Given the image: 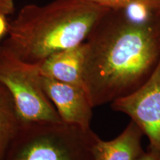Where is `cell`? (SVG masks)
<instances>
[{
    "label": "cell",
    "mask_w": 160,
    "mask_h": 160,
    "mask_svg": "<svg viewBox=\"0 0 160 160\" xmlns=\"http://www.w3.org/2000/svg\"><path fill=\"white\" fill-rule=\"evenodd\" d=\"M39 82L63 122L91 128L94 108L84 88L43 77L39 73Z\"/></svg>",
    "instance_id": "obj_6"
},
{
    "label": "cell",
    "mask_w": 160,
    "mask_h": 160,
    "mask_svg": "<svg viewBox=\"0 0 160 160\" xmlns=\"http://www.w3.org/2000/svg\"><path fill=\"white\" fill-rule=\"evenodd\" d=\"M138 160H160V158L151 150L148 149L147 151H145L143 154L138 159Z\"/></svg>",
    "instance_id": "obj_13"
},
{
    "label": "cell",
    "mask_w": 160,
    "mask_h": 160,
    "mask_svg": "<svg viewBox=\"0 0 160 160\" xmlns=\"http://www.w3.org/2000/svg\"><path fill=\"white\" fill-rule=\"evenodd\" d=\"M110 10L142 9L144 13H159L160 0H89Z\"/></svg>",
    "instance_id": "obj_10"
},
{
    "label": "cell",
    "mask_w": 160,
    "mask_h": 160,
    "mask_svg": "<svg viewBox=\"0 0 160 160\" xmlns=\"http://www.w3.org/2000/svg\"><path fill=\"white\" fill-rule=\"evenodd\" d=\"M143 132L130 122L120 134L109 141L97 138L93 146V160H138L143 154Z\"/></svg>",
    "instance_id": "obj_8"
},
{
    "label": "cell",
    "mask_w": 160,
    "mask_h": 160,
    "mask_svg": "<svg viewBox=\"0 0 160 160\" xmlns=\"http://www.w3.org/2000/svg\"><path fill=\"white\" fill-rule=\"evenodd\" d=\"M22 122L8 89L0 83V160L3 159Z\"/></svg>",
    "instance_id": "obj_9"
},
{
    "label": "cell",
    "mask_w": 160,
    "mask_h": 160,
    "mask_svg": "<svg viewBox=\"0 0 160 160\" xmlns=\"http://www.w3.org/2000/svg\"><path fill=\"white\" fill-rule=\"evenodd\" d=\"M113 111L125 113L149 140L148 149L160 158V61L153 74L131 94L111 104Z\"/></svg>",
    "instance_id": "obj_5"
},
{
    "label": "cell",
    "mask_w": 160,
    "mask_h": 160,
    "mask_svg": "<svg viewBox=\"0 0 160 160\" xmlns=\"http://www.w3.org/2000/svg\"><path fill=\"white\" fill-rule=\"evenodd\" d=\"M99 137L63 122H22L2 160H93Z\"/></svg>",
    "instance_id": "obj_3"
},
{
    "label": "cell",
    "mask_w": 160,
    "mask_h": 160,
    "mask_svg": "<svg viewBox=\"0 0 160 160\" xmlns=\"http://www.w3.org/2000/svg\"><path fill=\"white\" fill-rule=\"evenodd\" d=\"M14 11V0H0V13L8 16Z\"/></svg>",
    "instance_id": "obj_11"
},
{
    "label": "cell",
    "mask_w": 160,
    "mask_h": 160,
    "mask_svg": "<svg viewBox=\"0 0 160 160\" xmlns=\"http://www.w3.org/2000/svg\"><path fill=\"white\" fill-rule=\"evenodd\" d=\"M6 17L7 16L0 13V41L5 35L8 34V31L9 22H8Z\"/></svg>",
    "instance_id": "obj_12"
},
{
    "label": "cell",
    "mask_w": 160,
    "mask_h": 160,
    "mask_svg": "<svg viewBox=\"0 0 160 160\" xmlns=\"http://www.w3.org/2000/svg\"><path fill=\"white\" fill-rule=\"evenodd\" d=\"M83 79L93 108L131 94L160 61V13L110 10L85 42Z\"/></svg>",
    "instance_id": "obj_1"
},
{
    "label": "cell",
    "mask_w": 160,
    "mask_h": 160,
    "mask_svg": "<svg viewBox=\"0 0 160 160\" xmlns=\"http://www.w3.org/2000/svg\"><path fill=\"white\" fill-rule=\"evenodd\" d=\"M0 83L8 89L24 122H62L40 85L37 65L22 61L1 42Z\"/></svg>",
    "instance_id": "obj_4"
},
{
    "label": "cell",
    "mask_w": 160,
    "mask_h": 160,
    "mask_svg": "<svg viewBox=\"0 0 160 160\" xmlns=\"http://www.w3.org/2000/svg\"><path fill=\"white\" fill-rule=\"evenodd\" d=\"M110 9L89 0H53L28 4L9 22L1 42L26 63L37 65L50 55L85 42Z\"/></svg>",
    "instance_id": "obj_2"
},
{
    "label": "cell",
    "mask_w": 160,
    "mask_h": 160,
    "mask_svg": "<svg viewBox=\"0 0 160 160\" xmlns=\"http://www.w3.org/2000/svg\"><path fill=\"white\" fill-rule=\"evenodd\" d=\"M85 53V42L56 52L37 64L39 74L85 88L83 79Z\"/></svg>",
    "instance_id": "obj_7"
},
{
    "label": "cell",
    "mask_w": 160,
    "mask_h": 160,
    "mask_svg": "<svg viewBox=\"0 0 160 160\" xmlns=\"http://www.w3.org/2000/svg\"><path fill=\"white\" fill-rule=\"evenodd\" d=\"M159 13H160V11H159Z\"/></svg>",
    "instance_id": "obj_14"
}]
</instances>
